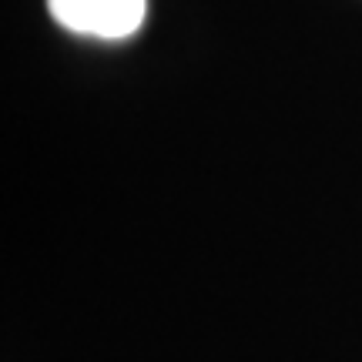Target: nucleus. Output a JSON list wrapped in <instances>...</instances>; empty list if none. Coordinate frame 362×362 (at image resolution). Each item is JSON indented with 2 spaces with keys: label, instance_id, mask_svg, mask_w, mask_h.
<instances>
[{
  "label": "nucleus",
  "instance_id": "nucleus-1",
  "mask_svg": "<svg viewBox=\"0 0 362 362\" xmlns=\"http://www.w3.org/2000/svg\"><path fill=\"white\" fill-rule=\"evenodd\" d=\"M61 27L101 40H124L144 24L148 0H47Z\"/></svg>",
  "mask_w": 362,
  "mask_h": 362
}]
</instances>
